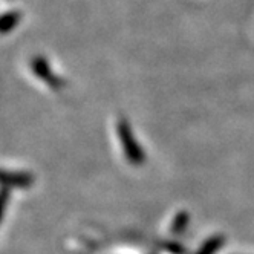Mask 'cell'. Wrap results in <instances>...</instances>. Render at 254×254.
I'll use <instances>...</instances> for the list:
<instances>
[{"label":"cell","instance_id":"2","mask_svg":"<svg viewBox=\"0 0 254 254\" xmlns=\"http://www.w3.org/2000/svg\"><path fill=\"white\" fill-rule=\"evenodd\" d=\"M31 69L42 81H45L46 84H49L54 89H59L63 84L62 80L52 72V69L45 57H34L31 62Z\"/></svg>","mask_w":254,"mask_h":254},{"label":"cell","instance_id":"4","mask_svg":"<svg viewBox=\"0 0 254 254\" xmlns=\"http://www.w3.org/2000/svg\"><path fill=\"white\" fill-rule=\"evenodd\" d=\"M22 20V12L20 11H8L2 15V22H0V29L2 34H8L15 29V26Z\"/></svg>","mask_w":254,"mask_h":254},{"label":"cell","instance_id":"3","mask_svg":"<svg viewBox=\"0 0 254 254\" xmlns=\"http://www.w3.org/2000/svg\"><path fill=\"white\" fill-rule=\"evenodd\" d=\"M2 184L8 189H28L34 184V175L26 170H3Z\"/></svg>","mask_w":254,"mask_h":254},{"label":"cell","instance_id":"5","mask_svg":"<svg viewBox=\"0 0 254 254\" xmlns=\"http://www.w3.org/2000/svg\"><path fill=\"white\" fill-rule=\"evenodd\" d=\"M225 242V238L224 236H219V234H216V236H211L210 239H207L202 247L197 250L196 254H216L217 251L221 250V247L224 245Z\"/></svg>","mask_w":254,"mask_h":254},{"label":"cell","instance_id":"1","mask_svg":"<svg viewBox=\"0 0 254 254\" xmlns=\"http://www.w3.org/2000/svg\"><path fill=\"white\" fill-rule=\"evenodd\" d=\"M117 135H118V139H120L126 159L129 161L132 166H136V167L142 166L144 161H146V155H144V150L139 146V142L136 141V138L132 132V127L126 118L118 120Z\"/></svg>","mask_w":254,"mask_h":254},{"label":"cell","instance_id":"6","mask_svg":"<svg viewBox=\"0 0 254 254\" xmlns=\"http://www.w3.org/2000/svg\"><path fill=\"white\" fill-rule=\"evenodd\" d=\"M189 222H190V214H189V211L183 210V211H179V213L173 217L170 230H172L175 234H181V233H184V231L187 230Z\"/></svg>","mask_w":254,"mask_h":254}]
</instances>
